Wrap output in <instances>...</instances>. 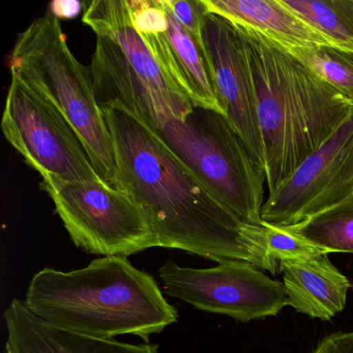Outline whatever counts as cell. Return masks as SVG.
Listing matches in <instances>:
<instances>
[{
  "instance_id": "obj_1",
  "label": "cell",
  "mask_w": 353,
  "mask_h": 353,
  "mask_svg": "<svg viewBox=\"0 0 353 353\" xmlns=\"http://www.w3.org/2000/svg\"><path fill=\"white\" fill-rule=\"evenodd\" d=\"M100 108L114 145V188L145 210L157 247L183 250L218 263L247 261L276 274V260L249 237L251 224L216 199L152 128L121 107Z\"/></svg>"
},
{
  "instance_id": "obj_2",
  "label": "cell",
  "mask_w": 353,
  "mask_h": 353,
  "mask_svg": "<svg viewBox=\"0 0 353 353\" xmlns=\"http://www.w3.org/2000/svg\"><path fill=\"white\" fill-rule=\"evenodd\" d=\"M26 307L44 321L85 336H148L177 321L152 274L123 256H106L72 272L44 268L32 279Z\"/></svg>"
},
{
  "instance_id": "obj_3",
  "label": "cell",
  "mask_w": 353,
  "mask_h": 353,
  "mask_svg": "<svg viewBox=\"0 0 353 353\" xmlns=\"http://www.w3.org/2000/svg\"><path fill=\"white\" fill-rule=\"evenodd\" d=\"M239 30L255 80L270 195L334 135L353 104L286 51L256 32Z\"/></svg>"
},
{
  "instance_id": "obj_4",
  "label": "cell",
  "mask_w": 353,
  "mask_h": 353,
  "mask_svg": "<svg viewBox=\"0 0 353 353\" xmlns=\"http://www.w3.org/2000/svg\"><path fill=\"white\" fill-rule=\"evenodd\" d=\"M10 70L50 94L79 134L103 181L114 187L117 158L92 73L70 50L61 20L47 10L16 41Z\"/></svg>"
},
{
  "instance_id": "obj_5",
  "label": "cell",
  "mask_w": 353,
  "mask_h": 353,
  "mask_svg": "<svg viewBox=\"0 0 353 353\" xmlns=\"http://www.w3.org/2000/svg\"><path fill=\"white\" fill-rule=\"evenodd\" d=\"M150 128L237 218L249 224H262L265 172L224 114L193 107L183 121L167 115Z\"/></svg>"
},
{
  "instance_id": "obj_6",
  "label": "cell",
  "mask_w": 353,
  "mask_h": 353,
  "mask_svg": "<svg viewBox=\"0 0 353 353\" xmlns=\"http://www.w3.org/2000/svg\"><path fill=\"white\" fill-rule=\"evenodd\" d=\"M73 243L86 253L127 257L157 247L145 210L125 192L104 181H68L43 177Z\"/></svg>"
},
{
  "instance_id": "obj_7",
  "label": "cell",
  "mask_w": 353,
  "mask_h": 353,
  "mask_svg": "<svg viewBox=\"0 0 353 353\" xmlns=\"http://www.w3.org/2000/svg\"><path fill=\"white\" fill-rule=\"evenodd\" d=\"M1 129L13 148L42 177L103 181L79 134L54 99L11 70Z\"/></svg>"
},
{
  "instance_id": "obj_8",
  "label": "cell",
  "mask_w": 353,
  "mask_h": 353,
  "mask_svg": "<svg viewBox=\"0 0 353 353\" xmlns=\"http://www.w3.org/2000/svg\"><path fill=\"white\" fill-rule=\"evenodd\" d=\"M167 294L210 313L251 321L276 316L287 305L284 285L247 261L226 260L210 268L167 261L159 270Z\"/></svg>"
},
{
  "instance_id": "obj_9",
  "label": "cell",
  "mask_w": 353,
  "mask_h": 353,
  "mask_svg": "<svg viewBox=\"0 0 353 353\" xmlns=\"http://www.w3.org/2000/svg\"><path fill=\"white\" fill-rule=\"evenodd\" d=\"M352 193L353 108L334 135L268 196L261 221L272 226H292Z\"/></svg>"
},
{
  "instance_id": "obj_10",
  "label": "cell",
  "mask_w": 353,
  "mask_h": 353,
  "mask_svg": "<svg viewBox=\"0 0 353 353\" xmlns=\"http://www.w3.org/2000/svg\"><path fill=\"white\" fill-rule=\"evenodd\" d=\"M202 40L219 104L256 164L265 172L257 94L247 41L236 26L214 13L204 16Z\"/></svg>"
},
{
  "instance_id": "obj_11",
  "label": "cell",
  "mask_w": 353,
  "mask_h": 353,
  "mask_svg": "<svg viewBox=\"0 0 353 353\" xmlns=\"http://www.w3.org/2000/svg\"><path fill=\"white\" fill-rule=\"evenodd\" d=\"M82 21L97 37H106L121 49L133 69L168 101L177 119L183 121L192 112L191 100L169 83L136 30L128 0H94Z\"/></svg>"
},
{
  "instance_id": "obj_12",
  "label": "cell",
  "mask_w": 353,
  "mask_h": 353,
  "mask_svg": "<svg viewBox=\"0 0 353 353\" xmlns=\"http://www.w3.org/2000/svg\"><path fill=\"white\" fill-rule=\"evenodd\" d=\"M3 353H159L158 346L129 344L70 332L41 319L19 299L6 310Z\"/></svg>"
},
{
  "instance_id": "obj_13",
  "label": "cell",
  "mask_w": 353,
  "mask_h": 353,
  "mask_svg": "<svg viewBox=\"0 0 353 353\" xmlns=\"http://www.w3.org/2000/svg\"><path fill=\"white\" fill-rule=\"evenodd\" d=\"M203 3L208 13L225 18L239 30L256 32L283 50L315 45L334 46L281 0H203Z\"/></svg>"
},
{
  "instance_id": "obj_14",
  "label": "cell",
  "mask_w": 353,
  "mask_h": 353,
  "mask_svg": "<svg viewBox=\"0 0 353 353\" xmlns=\"http://www.w3.org/2000/svg\"><path fill=\"white\" fill-rule=\"evenodd\" d=\"M287 305L312 318L330 320L346 305L348 279L330 262L327 254L279 261Z\"/></svg>"
},
{
  "instance_id": "obj_15",
  "label": "cell",
  "mask_w": 353,
  "mask_h": 353,
  "mask_svg": "<svg viewBox=\"0 0 353 353\" xmlns=\"http://www.w3.org/2000/svg\"><path fill=\"white\" fill-rule=\"evenodd\" d=\"M163 3L166 10L167 28L173 54L192 104L194 107L212 109L224 114L219 104L203 40L194 38L177 20L165 0Z\"/></svg>"
},
{
  "instance_id": "obj_16",
  "label": "cell",
  "mask_w": 353,
  "mask_h": 353,
  "mask_svg": "<svg viewBox=\"0 0 353 353\" xmlns=\"http://www.w3.org/2000/svg\"><path fill=\"white\" fill-rule=\"evenodd\" d=\"M128 3L134 26L161 71L177 92L188 97L169 40L163 0H128Z\"/></svg>"
},
{
  "instance_id": "obj_17",
  "label": "cell",
  "mask_w": 353,
  "mask_h": 353,
  "mask_svg": "<svg viewBox=\"0 0 353 353\" xmlns=\"http://www.w3.org/2000/svg\"><path fill=\"white\" fill-rule=\"evenodd\" d=\"M324 253L353 254V193L303 222L283 227Z\"/></svg>"
},
{
  "instance_id": "obj_18",
  "label": "cell",
  "mask_w": 353,
  "mask_h": 353,
  "mask_svg": "<svg viewBox=\"0 0 353 353\" xmlns=\"http://www.w3.org/2000/svg\"><path fill=\"white\" fill-rule=\"evenodd\" d=\"M285 7L332 41L353 52V0H281Z\"/></svg>"
},
{
  "instance_id": "obj_19",
  "label": "cell",
  "mask_w": 353,
  "mask_h": 353,
  "mask_svg": "<svg viewBox=\"0 0 353 353\" xmlns=\"http://www.w3.org/2000/svg\"><path fill=\"white\" fill-rule=\"evenodd\" d=\"M285 51L336 88L353 104L352 51L328 45H315Z\"/></svg>"
},
{
  "instance_id": "obj_20",
  "label": "cell",
  "mask_w": 353,
  "mask_h": 353,
  "mask_svg": "<svg viewBox=\"0 0 353 353\" xmlns=\"http://www.w3.org/2000/svg\"><path fill=\"white\" fill-rule=\"evenodd\" d=\"M255 236L257 243L265 250L268 256L276 261L301 259L326 254L303 237L286 230L283 227L272 226L262 223L256 229Z\"/></svg>"
},
{
  "instance_id": "obj_21",
  "label": "cell",
  "mask_w": 353,
  "mask_h": 353,
  "mask_svg": "<svg viewBox=\"0 0 353 353\" xmlns=\"http://www.w3.org/2000/svg\"><path fill=\"white\" fill-rule=\"evenodd\" d=\"M183 28L197 40L202 41V23L208 13L203 0H165Z\"/></svg>"
},
{
  "instance_id": "obj_22",
  "label": "cell",
  "mask_w": 353,
  "mask_h": 353,
  "mask_svg": "<svg viewBox=\"0 0 353 353\" xmlns=\"http://www.w3.org/2000/svg\"><path fill=\"white\" fill-rule=\"evenodd\" d=\"M311 353H353V332L328 334Z\"/></svg>"
},
{
  "instance_id": "obj_23",
  "label": "cell",
  "mask_w": 353,
  "mask_h": 353,
  "mask_svg": "<svg viewBox=\"0 0 353 353\" xmlns=\"http://www.w3.org/2000/svg\"><path fill=\"white\" fill-rule=\"evenodd\" d=\"M83 3L76 0H57L49 6L53 14L61 19H72L79 15Z\"/></svg>"
},
{
  "instance_id": "obj_24",
  "label": "cell",
  "mask_w": 353,
  "mask_h": 353,
  "mask_svg": "<svg viewBox=\"0 0 353 353\" xmlns=\"http://www.w3.org/2000/svg\"><path fill=\"white\" fill-rule=\"evenodd\" d=\"M351 287H352V289H353V283H352V284H351Z\"/></svg>"
}]
</instances>
